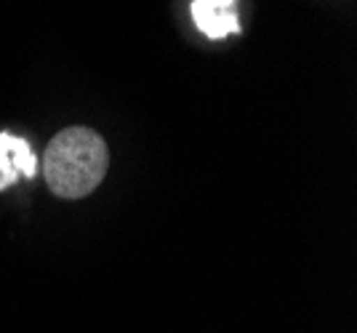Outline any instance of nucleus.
I'll list each match as a JSON object with an SVG mask.
<instances>
[{
	"instance_id": "obj_1",
	"label": "nucleus",
	"mask_w": 357,
	"mask_h": 333,
	"mask_svg": "<svg viewBox=\"0 0 357 333\" xmlns=\"http://www.w3.org/2000/svg\"><path fill=\"white\" fill-rule=\"evenodd\" d=\"M109 150L99 131L70 125L48 141L43 152V179L48 189L64 200L89 197L105 182Z\"/></svg>"
},
{
	"instance_id": "obj_3",
	"label": "nucleus",
	"mask_w": 357,
	"mask_h": 333,
	"mask_svg": "<svg viewBox=\"0 0 357 333\" xmlns=\"http://www.w3.org/2000/svg\"><path fill=\"white\" fill-rule=\"evenodd\" d=\"M35 173H38V157L30 141L0 131V189H8L22 176L35 179Z\"/></svg>"
},
{
	"instance_id": "obj_2",
	"label": "nucleus",
	"mask_w": 357,
	"mask_h": 333,
	"mask_svg": "<svg viewBox=\"0 0 357 333\" xmlns=\"http://www.w3.org/2000/svg\"><path fill=\"white\" fill-rule=\"evenodd\" d=\"M190 14L195 27L211 40L240 35L238 0H190Z\"/></svg>"
}]
</instances>
